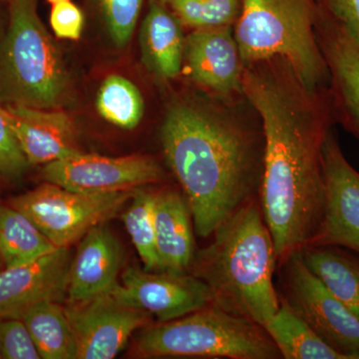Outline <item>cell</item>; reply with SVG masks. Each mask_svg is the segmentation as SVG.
I'll list each match as a JSON object with an SVG mask.
<instances>
[{"label": "cell", "mask_w": 359, "mask_h": 359, "mask_svg": "<svg viewBox=\"0 0 359 359\" xmlns=\"http://www.w3.org/2000/svg\"><path fill=\"white\" fill-rule=\"evenodd\" d=\"M65 309L76 344V359L114 358L135 330L150 325L152 316L110 294L71 302Z\"/></svg>", "instance_id": "9c48e42d"}, {"label": "cell", "mask_w": 359, "mask_h": 359, "mask_svg": "<svg viewBox=\"0 0 359 359\" xmlns=\"http://www.w3.org/2000/svg\"><path fill=\"white\" fill-rule=\"evenodd\" d=\"M6 108L0 104V179L20 178L28 167Z\"/></svg>", "instance_id": "f1b7e54d"}, {"label": "cell", "mask_w": 359, "mask_h": 359, "mask_svg": "<svg viewBox=\"0 0 359 359\" xmlns=\"http://www.w3.org/2000/svg\"><path fill=\"white\" fill-rule=\"evenodd\" d=\"M124 250L119 240L104 224L81 238L71 262L67 295L71 302H84L109 294L118 285Z\"/></svg>", "instance_id": "e0dca14e"}, {"label": "cell", "mask_w": 359, "mask_h": 359, "mask_svg": "<svg viewBox=\"0 0 359 359\" xmlns=\"http://www.w3.org/2000/svg\"><path fill=\"white\" fill-rule=\"evenodd\" d=\"M181 22L161 0H150L140 32L142 61L155 76L174 79L184 63Z\"/></svg>", "instance_id": "d6986e66"}, {"label": "cell", "mask_w": 359, "mask_h": 359, "mask_svg": "<svg viewBox=\"0 0 359 359\" xmlns=\"http://www.w3.org/2000/svg\"><path fill=\"white\" fill-rule=\"evenodd\" d=\"M104 20L113 41L124 46L130 41L138 22L144 0H99Z\"/></svg>", "instance_id": "4316f807"}, {"label": "cell", "mask_w": 359, "mask_h": 359, "mask_svg": "<svg viewBox=\"0 0 359 359\" xmlns=\"http://www.w3.org/2000/svg\"><path fill=\"white\" fill-rule=\"evenodd\" d=\"M96 108L106 121L125 130L140 124L145 102L138 87L121 75L106 77L97 93Z\"/></svg>", "instance_id": "cb8c5ba5"}, {"label": "cell", "mask_w": 359, "mask_h": 359, "mask_svg": "<svg viewBox=\"0 0 359 359\" xmlns=\"http://www.w3.org/2000/svg\"><path fill=\"white\" fill-rule=\"evenodd\" d=\"M189 205L179 191L155 192L156 245L162 271L185 273L194 257V236Z\"/></svg>", "instance_id": "ac0fdd59"}, {"label": "cell", "mask_w": 359, "mask_h": 359, "mask_svg": "<svg viewBox=\"0 0 359 359\" xmlns=\"http://www.w3.org/2000/svg\"><path fill=\"white\" fill-rule=\"evenodd\" d=\"M0 1H2V0H0Z\"/></svg>", "instance_id": "e575fe53"}, {"label": "cell", "mask_w": 359, "mask_h": 359, "mask_svg": "<svg viewBox=\"0 0 359 359\" xmlns=\"http://www.w3.org/2000/svg\"><path fill=\"white\" fill-rule=\"evenodd\" d=\"M184 62L191 80L224 101L243 95L244 63L231 26L195 29L185 39Z\"/></svg>", "instance_id": "4fadbf2b"}, {"label": "cell", "mask_w": 359, "mask_h": 359, "mask_svg": "<svg viewBox=\"0 0 359 359\" xmlns=\"http://www.w3.org/2000/svg\"><path fill=\"white\" fill-rule=\"evenodd\" d=\"M243 95L264 136L259 204L276 259L309 245L325 208L323 148L335 121L330 89L308 88L285 59L244 65Z\"/></svg>", "instance_id": "6da1fadb"}, {"label": "cell", "mask_w": 359, "mask_h": 359, "mask_svg": "<svg viewBox=\"0 0 359 359\" xmlns=\"http://www.w3.org/2000/svg\"><path fill=\"white\" fill-rule=\"evenodd\" d=\"M29 165H47L80 153L72 118L59 108L4 105Z\"/></svg>", "instance_id": "2e32d148"}, {"label": "cell", "mask_w": 359, "mask_h": 359, "mask_svg": "<svg viewBox=\"0 0 359 359\" xmlns=\"http://www.w3.org/2000/svg\"><path fill=\"white\" fill-rule=\"evenodd\" d=\"M71 262L69 247H63L30 263L1 269L0 320L21 318L39 302L65 301Z\"/></svg>", "instance_id": "5bb4252c"}, {"label": "cell", "mask_w": 359, "mask_h": 359, "mask_svg": "<svg viewBox=\"0 0 359 359\" xmlns=\"http://www.w3.org/2000/svg\"><path fill=\"white\" fill-rule=\"evenodd\" d=\"M316 33L330 70L335 119L359 139V47L320 4Z\"/></svg>", "instance_id": "9a60e30c"}, {"label": "cell", "mask_w": 359, "mask_h": 359, "mask_svg": "<svg viewBox=\"0 0 359 359\" xmlns=\"http://www.w3.org/2000/svg\"><path fill=\"white\" fill-rule=\"evenodd\" d=\"M320 4L359 47V0H321Z\"/></svg>", "instance_id": "4dcf8cb0"}, {"label": "cell", "mask_w": 359, "mask_h": 359, "mask_svg": "<svg viewBox=\"0 0 359 359\" xmlns=\"http://www.w3.org/2000/svg\"><path fill=\"white\" fill-rule=\"evenodd\" d=\"M137 189L83 193L46 182L13 198L9 205L32 219L56 248L70 247L94 226L113 218Z\"/></svg>", "instance_id": "52a82bcc"}, {"label": "cell", "mask_w": 359, "mask_h": 359, "mask_svg": "<svg viewBox=\"0 0 359 359\" xmlns=\"http://www.w3.org/2000/svg\"><path fill=\"white\" fill-rule=\"evenodd\" d=\"M47 1H48L49 4H58V2L66 1V0H47Z\"/></svg>", "instance_id": "1f68e13d"}, {"label": "cell", "mask_w": 359, "mask_h": 359, "mask_svg": "<svg viewBox=\"0 0 359 359\" xmlns=\"http://www.w3.org/2000/svg\"><path fill=\"white\" fill-rule=\"evenodd\" d=\"M0 358H1V351H0Z\"/></svg>", "instance_id": "836d02e7"}, {"label": "cell", "mask_w": 359, "mask_h": 359, "mask_svg": "<svg viewBox=\"0 0 359 359\" xmlns=\"http://www.w3.org/2000/svg\"><path fill=\"white\" fill-rule=\"evenodd\" d=\"M43 359H76V344L60 302H42L21 316Z\"/></svg>", "instance_id": "603a6c76"}, {"label": "cell", "mask_w": 359, "mask_h": 359, "mask_svg": "<svg viewBox=\"0 0 359 359\" xmlns=\"http://www.w3.org/2000/svg\"><path fill=\"white\" fill-rule=\"evenodd\" d=\"M182 25L195 29L231 26L238 20L242 0H161Z\"/></svg>", "instance_id": "484cf974"}, {"label": "cell", "mask_w": 359, "mask_h": 359, "mask_svg": "<svg viewBox=\"0 0 359 359\" xmlns=\"http://www.w3.org/2000/svg\"><path fill=\"white\" fill-rule=\"evenodd\" d=\"M57 249L32 219L11 205H0V257L4 268L30 263Z\"/></svg>", "instance_id": "7402d4cb"}, {"label": "cell", "mask_w": 359, "mask_h": 359, "mask_svg": "<svg viewBox=\"0 0 359 359\" xmlns=\"http://www.w3.org/2000/svg\"><path fill=\"white\" fill-rule=\"evenodd\" d=\"M0 351L4 359L41 358L32 334L21 318L0 320Z\"/></svg>", "instance_id": "83f0119b"}, {"label": "cell", "mask_w": 359, "mask_h": 359, "mask_svg": "<svg viewBox=\"0 0 359 359\" xmlns=\"http://www.w3.org/2000/svg\"><path fill=\"white\" fill-rule=\"evenodd\" d=\"M212 235L211 244L195 252L192 275L209 287L212 304L264 327L280 301L273 285L275 245L259 199L241 208Z\"/></svg>", "instance_id": "3957f363"}, {"label": "cell", "mask_w": 359, "mask_h": 359, "mask_svg": "<svg viewBox=\"0 0 359 359\" xmlns=\"http://www.w3.org/2000/svg\"><path fill=\"white\" fill-rule=\"evenodd\" d=\"M1 264H2L1 257H0V266H1ZM0 271H1V268H0Z\"/></svg>", "instance_id": "d6a6232c"}, {"label": "cell", "mask_w": 359, "mask_h": 359, "mask_svg": "<svg viewBox=\"0 0 359 359\" xmlns=\"http://www.w3.org/2000/svg\"><path fill=\"white\" fill-rule=\"evenodd\" d=\"M118 301L146 311L159 323L176 320L212 304L209 287L200 278L186 273H152L129 266L122 283L110 292Z\"/></svg>", "instance_id": "7c38bea8"}, {"label": "cell", "mask_w": 359, "mask_h": 359, "mask_svg": "<svg viewBox=\"0 0 359 359\" xmlns=\"http://www.w3.org/2000/svg\"><path fill=\"white\" fill-rule=\"evenodd\" d=\"M280 295L314 332L348 359H359V320L309 266L302 250L278 262Z\"/></svg>", "instance_id": "ba28073f"}, {"label": "cell", "mask_w": 359, "mask_h": 359, "mask_svg": "<svg viewBox=\"0 0 359 359\" xmlns=\"http://www.w3.org/2000/svg\"><path fill=\"white\" fill-rule=\"evenodd\" d=\"M45 181L83 193L133 190L162 181V168L148 156L124 157L77 154L44 165Z\"/></svg>", "instance_id": "30bf717a"}, {"label": "cell", "mask_w": 359, "mask_h": 359, "mask_svg": "<svg viewBox=\"0 0 359 359\" xmlns=\"http://www.w3.org/2000/svg\"><path fill=\"white\" fill-rule=\"evenodd\" d=\"M8 26L0 42V104L53 109L69 78L57 45L40 20L36 0H7Z\"/></svg>", "instance_id": "5b68a950"}, {"label": "cell", "mask_w": 359, "mask_h": 359, "mask_svg": "<svg viewBox=\"0 0 359 359\" xmlns=\"http://www.w3.org/2000/svg\"><path fill=\"white\" fill-rule=\"evenodd\" d=\"M302 254L309 269L359 320V259L337 247L308 245Z\"/></svg>", "instance_id": "44dd1931"}, {"label": "cell", "mask_w": 359, "mask_h": 359, "mask_svg": "<svg viewBox=\"0 0 359 359\" xmlns=\"http://www.w3.org/2000/svg\"><path fill=\"white\" fill-rule=\"evenodd\" d=\"M136 349L143 358H283L262 325L212 304L144 327Z\"/></svg>", "instance_id": "8992f818"}, {"label": "cell", "mask_w": 359, "mask_h": 359, "mask_svg": "<svg viewBox=\"0 0 359 359\" xmlns=\"http://www.w3.org/2000/svg\"><path fill=\"white\" fill-rule=\"evenodd\" d=\"M280 306L264 330L285 359H348L327 344L280 295Z\"/></svg>", "instance_id": "ffe728a7"}, {"label": "cell", "mask_w": 359, "mask_h": 359, "mask_svg": "<svg viewBox=\"0 0 359 359\" xmlns=\"http://www.w3.org/2000/svg\"><path fill=\"white\" fill-rule=\"evenodd\" d=\"M122 219L147 271H162L156 245L155 192L137 189Z\"/></svg>", "instance_id": "d4e9b609"}, {"label": "cell", "mask_w": 359, "mask_h": 359, "mask_svg": "<svg viewBox=\"0 0 359 359\" xmlns=\"http://www.w3.org/2000/svg\"><path fill=\"white\" fill-rule=\"evenodd\" d=\"M165 159L185 194L198 236L208 238L259 199L263 127L228 106L176 101L161 126Z\"/></svg>", "instance_id": "7a4b0ae2"}, {"label": "cell", "mask_w": 359, "mask_h": 359, "mask_svg": "<svg viewBox=\"0 0 359 359\" xmlns=\"http://www.w3.org/2000/svg\"><path fill=\"white\" fill-rule=\"evenodd\" d=\"M84 14L70 0L52 4L50 25L56 37L60 39L78 40L84 27Z\"/></svg>", "instance_id": "f546056e"}, {"label": "cell", "mask_w": 359, "mask_h": 359, "mask_svg": "<svg viewBox=\"0 0 359 359\" xmlns=\"http://www.w3.org/2000/svg\"><path fill=\"white\" fill-rule=\"evenodd\" d=\"M323 166L325 208L309 245L344 248L359 255V173L344 157L332 130L323 144Z\"/></svg>", "instance_id": "8fae6325"}, {"label": "cell", "mask_w": 359, "mask_h": 359, "mask_svg": "<svg viewBox=\"0 0 359 359\" xmlns=\"http://www.w3.org/2000/svg\"><path fill=\"white\" fill-rule=\"evenodd\" d=\"M318 11L316 0H242L233 35L244 65L283 58L308 88L330 89L316 33Z\"/></svg>", "instance_id": "277c9868"}]
</instances>
